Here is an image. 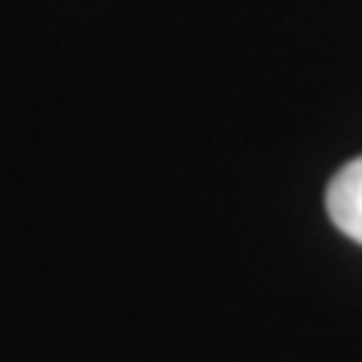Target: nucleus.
<instances>
[{
	"instance_id": "nucleus-1",
	"label": "nucleus",
	"mask_w": 362,
	"mask_h": 362,
	"mask_svg": "<svg viewBox=\"0 0 362 362\" xmlns=\"http://www.w3.org/2000/svg\"><path fill=\"white\" fill-rule=\"evenodd\" d=\"M326 209H330V221L338 230L362 246V157L346 161L334 173L330 189H326Z\"/></svg>"
}]
</instances>
